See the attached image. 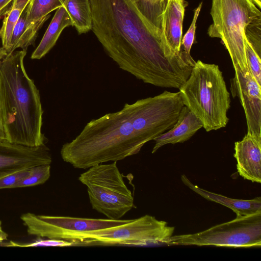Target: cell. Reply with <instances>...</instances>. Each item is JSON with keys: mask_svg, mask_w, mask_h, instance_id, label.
Here are the masks:
<instances>
[{"mask_svg": "<svg viewBox=\"0 0 261 261\" xmlns=\"http://www.w3.org/2000/svg\"><path fill=\"white\" fill-rule=\"evenodd\" d=\"M92 29L120 68L144 83L179 89L195 62L181 50L172 57L162 42L161 30L140 12L134 0H90Z\"/></svg>", "mask_w": 261, "mask_h": 261, "instance_id": "1", "label": "cell"}, {"mask_svg": "<svg viewBox=\"0 0 261 261\" xmlns=\"http://www.w3.org/2000/svg\"><path fill=\"white\" fill-rule=\"evenodd\" d=\"M27 51L3 53L0 61V102L7 141L29 147L44 145L39 91L24 65Z\"/></svg>", "mask_w": 261, "mask_h": 261, "instance_id": "2", "label": "cell"}, {"mask_svg": "<svg viewBox=\"0 0 261 261\" xmlns=\"http://www.w3.org/2000/svg\"><path fill=\"white\" fill-rule=\"evenodd\" d=\"M145 144L134 114L125 104L120 111L89 121L74 139L62 145L60 154L74 168L87 169L137 154Z\"/></svg>", "mask_w": 261, "mask_h": 261, "instance_id": "3", "label": "cell"}, {"mask_svg": "<svg viewBox=\"0 0 261 261\" xmlns=\"http://www.w3.org/2000/svg\"><path fill=\"white\" fill-rule=\"evenodd\" d=\"M178 89L184 106L206 132L226 126L230 97L218 65L199 60L195 62L189 77Z\"/></svg>", "mask_w": 261, "mask_h": 261, "instance_id": "4", "label": "cell"}, {"mask_svg": "<svg viewBox=\"0 0 261 261\" xmlns=\"http://www.w3.org/2000/svg\"><path fill=\"white\" fill-rule=\"evenodd\" d=\"M212 23L207 30L212 38H220L231 58L234 69H248L245 40L246 27L261 19L260 9L253 0H212Z\"/></svg>", "mask_w": 261, "mask_h": 261, "instance_id": "5", "label": "cell"}, {"mask_svg": "<svg viewBox=\"0 0 261 261\" xmlns=\"http://www.w3.org/2000/svg\"><path fill=\"white\" fill-rule=\"evenodd\" d=\"M174 227L163 220L146 215L127 223L84 232L62 233L60 239L74 244L141 246H168Z\"/></svg>", "mask_w": 261, "mask_h": 261, "instance_id": "6", "label": "cell"}, {"mask_svg": "<svg viewBox=\"0 0 261 261\" xmlns=\"http://www.w3.org/2000/svg\"><path fill=\"white\" fill-rule=\"evenodd\" d=\"M116 162L93 166L79 177L87 188L92 208L113 220L120 219L134 205V196Z\"/></svg>", "mask_w": 261, "mask_h": 261, "instance_id": "7", "label": "cell"}, {"mask_svg": "<svg viewBox=\"0 0 261 261\" xmlns=\"http://www.w3.org/2000/svg\"><path fill=\"white\" fill-rule=\"evenodd\" d=\"M216 246L234 248L261 246V210L237 216L229 221L200 232L172 236L168 246Z\"/></svg>", "mask_w": 261, "mask_h": 261, "instance_id": "8", "label": "cell"}, {"mask_svg": "<svg viewBox=\"0 0 261 261\" xmlns=\"http://www.w3.org/2000/svg\"><path fill=\"white\" fill-rule=\"evenodd\" d=\"M20 219L30 235L59 239L62 233L84 232L118 226L129 220L83 218L65 216L37 215L27 213Z\"/></svg>", "mask_w": 261, "mask_h": 261, "instance_id": "9", "label": "cell"}, {"mask_svg": "<svg viewBox=\"0 0 261 261\" xmlns=\"http://www.w3.org/2000/svg\"><path fill=\"white\" fill-rule=\"evenodd\" d=\"M230 80V91L233 98H239L244 109L247 132L261 137V85L248 69H235Z\"/></svg>", "mask_w": 261, "mask_h": 261, "instance_id": "10", "label": "cell"}, {"mask_svg": "<svg viewBox=\"0 0 261 261\" xmlns=\"http://www.w3.org/2000/svg\"><path fill=\"white\" fill-rule=\"evenodd\" d=\"M51 162L50 150L45 144L29 147L7 141L0 142V179L17 171Z\"/></svg>", "mask_w": 261, "mask_h": 261, "instance_id": "11", "label": "cell"}, {"mask_svg": "<svg viewBox=\"0 0 261 261\" xmlns=\"http://www.w3.org/2000/svg\"><path fill=\"white\" fill-rule=\"evenodd\" d=\"M185 0H167L161 17V35L163 46L169 55H180Z\"/></svg>", "mask_w": 261, "mask_h": 261, "instance_id": "12", "label": "cell"}, {"mask_svg": "<svg viewBox=\"0 0 261 261\" xmlns=\"http://www.w3.org/2000/svg\"><path fill=\"white\" fill-rule=\"evenodd\" d=\"M233 156L237 168L243 178L261 182V137L247 133L241 141L234 143Z\"/></svg>", "mask_w": 261, "mask_h": 261, "instance_id": "13", "label": "cell"}, {"mask_svg": "<svg viewBox=\"0 0 261 261\" xmlns=\"http://www.w3.org/2000/svg\"><path fill=\"white\" fill-rule=\"evenodd\" d=\"M203 126L201 121L184 106L173 127L153 139L155 145L152 153L166 144H174L188 141Z\"/></svg>", "mask_w": 261, "mask_h": 261, "instance_id": "14", "label": "cell"}, {"mask_svg": "<svg viewBox=\"0 0 261 261\" xmlns=\"http://www.w3.org/2000/svg\"><path fill=\"white\" fill-rule=\"evenodd\" d=\"M181 179L186 186L196 193L208 200L227 207L235 213L236 216L247 215L261 210L260 196L250 200L231 198L199 187L193 184L185 174L181 175Z\"/></svg>", "mask_w": 261, "mask_h": 261, "instance_id": "15", "label": "cell"}, {"mask_svg": "<svg viewBox=\"0 0 261 261\" xmlns=\"http://www.w3.org/2000/svg\"><path fill=\"white\" fill-rule=\"evenodd\" d=\"M72 22L64 6L57 11L40 43L32 53V59H40L54 47L63 30Z\"/></svg>", "mask_w": 261, "mask_h": 261, "instance_id": "16", "label": "cell"}, {"mask_svg": "<svg viewBox=\"0 0 261 261\" xmlns=\"http://www.w3.org/2000/svg\"><path fill=\"white\" fill-rule=\"evenodd\" d=\"M28 6L21 14L14 28L7 55L12 54L18 48L27 51L28 47L34 44L39 28L29 25L27 22Z\"/></svg>", "mask_w": 261, "mask_h": 261, "instance_id": "17", "label": "cell"}, {"mask_svg": "<svg viewBox=\"0 0 261 261\" xmlns=\"http://www.w3.org/2000/svg\"><path fill=\"white\" fill-rule=\"evenodd\" d=\"M72 26L79 34L86 33L91 30L92 17L90 0H66L64 4Z\"/></svg>", "mask_w": 261, "mask_h": 261, "instance_id": "18", "label": "cell"}, {"mask_svg": "<svg viewBox=\"0 0 261 261\" xmlns=\"http://www.w3.org/2000/svg\"><path fill=\"white\" fill-rule=\"evenodd\" d=\"M66 0H31L28 5L27 22L40 29L55 10L64 6Z\"/></svg>", "mask_w": 261, "mask_h": 261, "instance_id": "19", "label": "cell"}, {"mask_svg": "<svg viewBox=\"0 0 261 261\" xmlns=\"http://www.w3.org/2000/svg\"><path fill=\"white\" fill-rule=\"evenodd\" d=\"M134 1L141 13L160 30L161 15L167 0Z\"/></svg>", "mask_w": 261, "mask_h": 261, "instance_id": "20", "label": "cell"}, {"mask_svg": "<svg viewBox=\"0 0 261 261\" xmlns=\"http://www.w3.org/2000/svg\"><path fill=\"white\" fill-rule=\"evenodd\" d=\"M23 11L19 8L11 6L4 16L2 26L0 30V38L2 44L1 48L6 55H7L10 46L14 28Z\"/></svg>", "mask_w": 261, "mask_h": 261, "instance_id": "21", "label": "cell"}, {"mask_svg": "<svg viewBox=\"0 0 261 261\" xmlns=\"http://www.w3.org/2000/svg\"><path fill=\"white\" fill-rule=\"evenodd\" d=\"M50 164L36 166L32 169L30 174L15 185L13 188H23L43 184L49 178Z\"/></svg>", "mask_w": 261, "mask_h": 261, "instance_id": "22", "label": "cell"}, {"mask_svg": "<svg viewBox=\"0 0 261 261\" xmlns=\"http://www.w3.org/2000/svg\"><path fill=\"white\" fill-rule=\"evenodd\" d=\"M245 44L248 69L258 84L261 85V58L254 51L246 38Z\"/></svg>", "mask_w": 261, "mask_h": 261, "instance_id": "23", "label": "cell"}, {"mask_svg": "<svg viewBox=\"0 0 261 261\" xmlns=\"http://www.w3.org/2000/svg\"><path fill=\"white\" fill-rule=\"evenodd\" d=\"M246 38L256 53L261 56V19L248 25L245 30Z\"/></svg>", "mask_w": 261, "mask_h": 261, "instance_id": "24", "label": "cell"}, {"mask_svg": "<svg viewBox=\"0 0 261 261\" xmlns=\"http://www.w3.org/2000/svg\"><path fill=\"white\" fill-rule=\"evenodd\" d=\"M74 245L72 241L63 239H48L46 240H36L32 243L28 244L17 243L12 241L9 243H4L3 246L6 247H42V246H57V247H67Z\"/></svg>", "mask_w": 261, "mask_h": 261, "instance_id": "25", "label": "cell"}, {"mask_svg": "<svg viewBox=\"0 0 261 261\" xmlns=\"http://www.w3.org/2000/svg\"><path fill=\"white\" fill-rule=\"evenodd\" d=\"M202 3L194 10L193 20L190 27L186 33L182 37L181 45L183 46L184 50L188 54L190 55V50L193 44L195 41V35L196 28V22L202 8Z\"/></svg>", "mask_w": 261, "mask_h": 261, "instance_id": "26", "label": "cell"}, {"mask_svg": "<svg viewBox=\"0 0 261 261\" xmlns=\"http://www.w3.org/2000/svg\"><path fill=\"white\" fill-rule=\"evenodd\" d=\"M32 168L16 172L0 179V189L13 188V187L29 176Z\"/></svg>", "mask_w": 261, "mask_h": 261, "instance_id": "27", "label": "cell"}, {"mask_svg": "<svg viewBox=\"0 0 261 261\" xmlns=\"http://www.w3.org/2000/svg\"><path fill=\"white\" fill-rule=\"evenodd\" d=\"M13 0H0V19L4 16L10 9V3Z\"/></svg>", "mask_w": 261, "mask_h": 261, "instance_id": "28", "label": "cell"}, {"mask_svg": "<svg viewBox=\"0 0 261 261\" xmlns=\"http://www.w3.org/2000/svg\"><path fill=\"white\" fill-rule=\"evenodd\" d=\"M3 55V52L1 49L0 47V61L2 59V57ZM7 141V138L5 133L3 123L2 121V114H1V102H0V142Z\"/></svg>", "mask_w": 261, "mask_h": 261, "instance_id": "29", "label": "cell"}, {"mask_svg": "<svg viewBox=\"0 0 261 261\" xmlns=\"http://www.w3.org/2000/svg\"><path fill=\"white\" fill-rule=\"evenodd\" d=\"M31 0H13L11 6L24 10Z\"/></svg>", "mask_w": 261, "mask_h": 261, "instance_id": "30", "label": "cell"}, {"mask_svg": "<svg viewBox=\"0 0 261 261\" xmlns=\"http://www.w3.org/2000/svg\"><path fill=\"white\" fill-rule=\"evenodd\" d=\"M7 234H6L2 229L1 221H0V241L7 239Z\"/></svg>", "mask_w": 261, "mask_h": 261, "instance_id": "31", "label": "cell"}, {"mask_svg": "<svg viewBox=\"0 0 261 261\" xmlns=\"http://www.w3.org/2000/svg\"><path fill=\"white\" fill-rule=\"evenodd\" d=\"M258 8H261V0H253Z\"/></svg>", "mask_w": 261, "mask_h": 261, "instance_id": "32", "label": "cell"}]
</instances>
